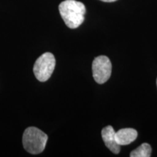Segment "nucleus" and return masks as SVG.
Wrapping results in <instances>:
<instances>
[{
	"label": "nucleus",
	"mask_w": 157,
	"mask_h": 157,
	"mask_svg": "<svg viewBox=\"0 0 157 157\" xmlns=\"http://www.w3.org/2000/svg\"><path fill=\"white\" fill-rule=\"evenodd\" d=\"M59 12L63 20L70 29H76L84 21L86 7L81 2L65 0L59 5Z\"/></svg>",
	"instance_id": "nucleus-1"
},
{
	"label": "nucleus",
	"mask_w": 157,
	"mask_h": 157,
	"mask_svg": "<svg viewBox=\"0 0 157 157\" xmlns=\"http://www.w3.org/2000/svg\"><path fill=\"white\" fill-rule=\"evenodd\" d=\"M48 135L35 127L25 129L23 135V145L29 154H39L44 150L48 142Z\"/></svg>",
	"instance_id": "nucleus-2"
},
{
	"label": "nucleus",
	"mask_w": 157,
	"mask_h": 157,
	"mask_svg": "<svg viewBox=\"0 0 157 157\" xmlns=\"http://www.w3.org/2000/svg\"><path fill=\"white\" fill-rule=\"evenodd\" d=\"M56 58L50 52H45L38 58L34 66V73L40 82L48 81L56 67Z\"/></svg>",
	"instance_id": "nucleus-3"
},
{
	"label": "nucleus",
	"mask_w": 157,
	"mask_h": 157,
	"mask_svg": "<svg viewBox=\"0 0 157 157\" xmlns=\"http://www.w3.org/2000/svg\"><path fill=\"white\" fill-rule=\"evenodd\" d=\"M92 69L95 81L102 84L106 82L111 77L112 65L107 56H100L93 60Z\"/></svg>",
	"instance_id": "nucleus-4"
},
{
	"label": "nucleus",
	"mask_w": 157,
	"mask_h": 157,
	"mask_svg": "<svg viewBox=\"0 0 157 157\" xmlns=\"http://www.w3.org/2000/svg\"><path fill=\"white\" fill-rule=\"evenodd\" d=\"M115 133L116 132L113 127L109 125L102 129L101 135L103 142L107 148L114 154H118L120 152L121 146H119L116 141Z\"/></svg>",
	"instance_id": "nucleus-5"
},
{
	"label": "nucleus",
	"mask_w": 157,
	"mask_h": 157,
	"mask_svg": "<svg viewBox=\"0 0 157 157\" xmlns=\"http://www.w3.org/2000/svg\"><path fill=\"white\" fill-rule=\"evenodd\" d=\"M137 132L132 128H124L115 133L116 141L119 146H126L136 140Z\"/></svg>",
	"instance_id": "nucleus-6"
},
{
	"label": "nucleus",
	"mask_w": 157,
	"mask_h": 157,
	"mask_svg": "<svg viewBox=\"0 0 157 157\" xmlns=\"http://www.w3.org/2000/svg\"><path fill=\"white\" fill-rule=\"evenodd\" d=\"M151 146L147 143L141 144L130 153V157H150L151 156Z\"/></svg>",
	"instance_id": "nucleus-7"
},
{
	"label": "nucleus",
	"mask_w": 157,
	"mask_h": 157,
	"mask_svg": "<svg viewBox=\"0 0 157 157\" xmlns=\"http://www.w3.org/2000/svg\"><path fill=\"white\" fill-rule=\"evenodd\" d=\"M100 1L104 2H113L117 1V0H100Z\"/></svg>",
	"instance_id": "nucleus-8"
},
{
	"label": "nucleus",
	"mask_w": 157,
	"mask_h": 157,
	"mask_svg": "<svg viewBox=\"0 0 157 157\" xmlns=\"http://www.w3.org/2000/svg\"><path fill=\"white\" fill-rule=\"evenodd\" d=\"M156 87H157V78H156Z\"/></svg>",
	"instance_id": "nucleus-9"
}]
</instances>
